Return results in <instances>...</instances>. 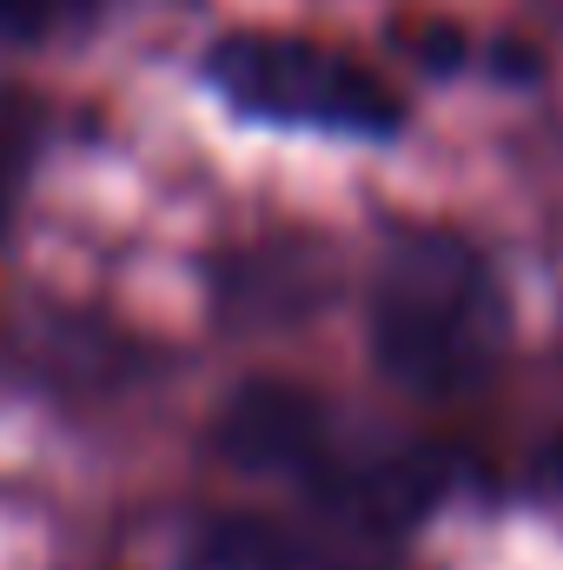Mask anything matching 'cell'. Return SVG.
Here are the masks:
<instances>
[{
    "mask_svg": "<svg viewBox=\"0 0 563 570\" xmlns=\"http://www.w3.org/2000/svg\"><path fill=\"white\" fill-rule=\"evenodd\" d=\"M213 444L226 464L305 491L318 511L358 531H412L457 491L451 451L365 425L325 405L312 385H285V379L239 385L213 419Z\"/></svg>",
    "mask_w": 563,
    "mask_h": 570,
    "instance_id": "6da1fadb",
    "label": "cell"
},
{
    "mask_svg": "<svg viewBox=\"0 0 563 570\" xmlns=\"http://www.w3.org/2000/svg\"><path fill=\"white\" fill-rule=\"evenodd\" d=\"M511 345V298L484 246L451 226L398 233L372 279L378 372L412 399H471Z\"/></svg>",
    "mask_w": 563,
    "mask_h": 570,
    "instance_id": "7a4b0ae2",
    "label": "cell"
},
{
    "mask_svg": "<svg viewBox=\"0 0 563 570\" xmlns=\"http://www.w3.org/2000/svg\"><path fill=\"white\" fill-rule=\"evenodd\" d=\"M206 87L259 127L292 134H338V140H398L405 134V100L358 67L352 53L305 40V33H226L206 47Z\"/></svg>",
    "mask_w": 563,
    "mask_h": 570,
    "instance_id": "3957f363",
    "label": "cell"
},
{
    "mask_svg": "<svg viewBox=\"0 0 563 570\" xmlns=\"http://www.w3.org/2000/svg\"><path fill=\"white\" fill-rule=\"evenodd\" d=\"M179 570H378L372 558L325 544L312 531H292L259 511H219L199 518L192 538L179 544Z\"/></svg>",
    "mask_w": 563,
    "mask_h": 570,
    "instance_id": "277c9868",
    "label": "cell"
},
{
    "mask_svg": "<svg viewBox=\"0 0 563 570\" xmlns=\"http://www.w3.org/2000/svg\"><path fill=\"white\" fill-rule=\"evenodd\" d=\"M100 0H0V40H53L67 27H87Z\"/></svg>",
    "mask_w": 563,
    "mask_h": 570,
    "instance_id": "5b68a950",
    "label": "cell"
},
{
    "mask_svg": "<svg viewBox=\"0 0 563 570\" xmlns=\"http://www.w3.org/2000/svg\"><path fill=\"white\" fill-rule=\"evenodd\" d=\"M13 193H20V153L0 140V233H7V219H13Z\"/></svg>",
    "mask_w": 563,
    "mask_h": 570,
    "instance_id": "8992f818",
    "label": "cell"
}]
</instances>
